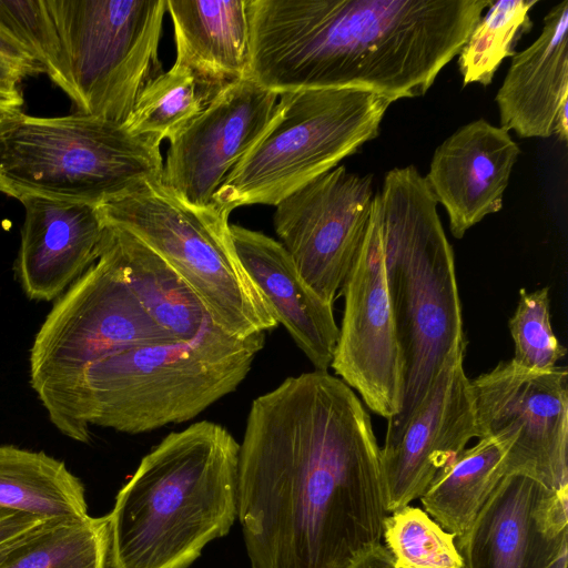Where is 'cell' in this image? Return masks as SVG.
I'll return each mask as SVG.
<instances>
[{
    "mask_svg": "<svg viewBox=\"0 0 568 568\" xmlns=\"http://www.w3.org/2000/svg\"><path fill=\"white\" fill-rule=\"evenodd\" d=\"M387 515L381 447L346 383L315 369L252 402L237 466L252 568H349Z\"/></svg>",
    "mask_w": 568,
    "mask_h": 568,
    "instance_id": "6da1fadb",
    "label": "cell"
},
{
    "mask_svg": "<svg viewBox=\"0 0 568 568\" xmlns=\"http://www.w3.org/2000/svg\"><path fill=\"white\" fill-rule=\"evenodd\" d=\"M493 0H247L248 77L277 94L427 93Z\"/></svg>",
    "mask_w": 568,
    "mask_h": 568,
    "instance_id": "7a4b0ae2",
    "label": "cell"
},
{
    "mask_svg": "<svg viewBox=\"0 0 568 568\" xmlns=\"http://www.w3.org/2000/svg\"><path fill=\"white\" fill-rule=\"evenodd\" d=\"M240 444L202 420L140 462L108 514L106 568H187L237 519Z\"/></svg>",
    "mask_w": 568,
    "mask_h": 568,
    "instance_id": "3957f363",
    "label": "cell"
},
{
    "mask_svg": "<svg viewBox=\"0 0 568 568\" xmlns=\"http://www.w3.org/2000/svg\"><path fill=\"white\" fill-rule=\"evenodd\" d=\"M437 204L414 165L387 172L373 201L404 369L400 409L383 447L398 439L449 358L466 352L454 252Z\"/></svg>",
    "mask_w": 568,
    "mask_h": 568,
    "instance_id": "277c9868",
    "label": "cell"
},
{
    "mask_svg": "<svg viewBox=\"0 0 568 568\" xmlns=\"http://www.w3.org/2000/svg\"><path fill=\"white\" fill-rule=\"evenodd\" d=\"M166 0H0V27L21 42L74 112L124 123L161 72Z\"/></svg>",
    "mask_w": 568,
    "mask_h": 568,
    "instance_id": "5b68a950",
    "label": "cell"
},
{
    "mask_svg": "<svg viewBox=\"0 0 568 568\" xmlns=\"http://www.w3.org/2000/svg\"><path fill=\"white\" fill-rule=\"evenodd\" d=\"M264 343V333L236 337L207 318L191 341L103 357L79 376L57 429L87 444L91 426L135 435L193 419L239 387Z\"/></svg>",
    "mask_w": 568,
    "mask_h": 568,
    "instance_id": "8992f818",
    "label": "cell"
},
{
    "mask_svg": "<svg viewBox=\"0 0 568 568\" xmlns=\"http://www.w3.org/2000/svg\"><path fill=\"white\" fill-rule=\"evenodd\" d=\"M160 144L90 114L22 112L0 125V193L100 206L161 180Z\"/></svg>",
    "mask_w": 568,
    "mask_h": 568,
    "instance_id": "52a82bcc",
    "label": "cell"
},
{
    "mask_svg": "<svg viewBox=\"0 0 568 568\" xmlns=\"http://www.w3.org/2000/svg\"><path fill=\"white\" fill-rule=\"evenodd\" d=\"M106 225L139 239L192 288L207 317L236 337L278 325L275 314L242 265L219 206L187 204L161 180L98 206Z\"/></svg>",
    "mask_w": 568,
    "mask_h": 568,
    "instance_id": "ba28073f",
    "label": "cell"
},
{
    "mask_svg": "<svg viewBox=\"0 0 568 568\" xmlns=\"http://www.w3.org/2000/svg\"><path fill=\"white\" fill-rule=\"evenodd\" d=\"M265 131L227 175L215 204L227 213L265 204L334 169L375 139L393 103L356 89H307L278 94Z\"/></svg>",
    "mask_w": 568,
    "mask_h": 568,
    "instance_id": "9c48e42d",
    "label": "cell"
},
{
    "mask_svg": "<svg viewBox=\"0 0 568 568\" xmlns=\"http://www.w3.org/2000/svg\"><path fill=\"white\" fill-rule=\"evenodd\" d=\"M146 313L106 225L98 260L58 297L30 348V384L58 428L83 369L114 353L175 343Z\"/></svg>",
    "mask_w": 568,
    "mask_h": 568,
    "instance_id": "30bf717a",
    "label": "cell"
},
{
    "mask_svg": "<svg viewBox=\"0 0 568 568\" xmlns=\"http://www.w3.org/2000/svg\"><path fill=\"white\" fill-rule=\"evenodd\" d=\"M479 438L508 445L507 475L568 489V371H532L511 359L470 379Z\"/></svg>",
    "mask_w": 568,
    "mask_h": 568,
    "instance_id": "8fae6325",
    "label": "cell"
},
{
    "mask_svg": "<svg viewBox=\"0 0 568 568\" xmlns=\"http://www.w3.org/2000/svg\"><path fill=\"white\" fill-rule=\"evenodd\" d=\"M374 178L338 165L275 205L274 230L305 283L334 304L368 230Z\"/></svg>",
    "mask_w": 568,
    "mask_h": 568,
    "instance_id": "7c38bea8",
    "label": "cell"
},
{
    "mask_svg": "<svg viewBox=\"0 0 568 568\" xmlns=\"http://www.w3.org/2000/svg\"><path fill=\"white\" fill-rule=\"evenodd\" d=\"M341 292L344 313L331 367L373 413L388 420L400 409L404 369L373 214Z\"/></svg>",
    "mask_w": 568,
    "mask_h": 568,
    "instance_id": "4fadbf2b",
    "label": "cell"
},
{
    "mask_svg": "<svg viewBox=\"0 0 568 568\" xmlns=\"http://www.w3.org/2000/svg\"><path fill=\"white\" fill-rule=\"evenodd\" d=\"M277 98L250 77L222 87L170 141L161 183L190 205L216 206L217 190L265 131Z\"/></svg>",
    "mask_w": 568,
    "mask_h": 568,
    "instance_id": "5bb4252c",
    "label": "cell"
},
{
    "mask_svg": "<svg viewBox=\"0 0 568 568\" xmlns=\"http://www.w3.org/2000/svg\"><path fill=\"white\" fill-rule=\"evenodd\" d=\"M456 545L465 568H548L568 548V489L507 475Z\"/></svg>",
    "mask_w": 568,
    "mask_h": 568,
    "instance_id": "9a60e30c",
    "label": "cell"
},
{
    "mask_svg": "<svg viewBox=\"0 0 568 568\" xmlns=\"http://www.w3.org/2000/svg\"><path fill=\"white\" fill-rule=\"evenodd\" d=\"M464 356L449 358L398 439L381 448L388 514L419 499L437 473L479 438Z\"/></svg>",
    "mask_w": 568,
    "mask_h": 568,
    "instance_id": "2e32d148",
    "label": "cell"
},
{
    "mask_svg": "<svg viewBox=\"0 0 568 568\" xmlns=\"http://www.w3.org/2000/svg\"><path fill=\"white\" fill-rule=\"evenodd\" d=\"M519 154L509 133L485 119L460 126L436 148L424 178L456 239L501 210Z\"/></svg>",
    "mask_w": 568,
    "mask_h": 568,
    "instance_id": "e0dca14e",
    "label": "cell"
},
{
    "mask_svg": "<svg viewBox=\"0 0 568 568\" xmlns=\"http://www.w3.org/2000/svg\"><path fill=\"white\" fill-rule=\"evenodd\" d=\"M14 261L19 283L30 300L60 297L98 260L105 232L98 206L27 197Z\"/></svg>",
    "mask_w": 568,
    "mask_h": 568,
    "instance_id": "ac0fdd59",
    "label": "cell"
},
{
    "mask_svg": "<svg viewBox=\"0 0 568 568\" xmlns=\"http://www.w3.org/2000/svg\"><path fill=\"white\" fill-rule=\"evenodd\" d=\"M237 256L298 348L316 371L331 367L338 338L333 305L302 278L281 242L241 225H230Z\"/></svg>",
    "mask_w": 568,
    "mask_h": 568,
    "instance_id": "d6986e66",
    "label": "cell"
},
{
    "mask_svg": "<svg viewBox=\"0 0 568 568\" xmlns=\"http://www.w3.org/2000/svg\"><path fill=\"white\" fill-rule=\"evenodd\" d=\"M568 101V0L544 18L539 37L515 52L496 94L500 128L519 138H549Z\"/></svg>",
    "mask_w": 568,
    "mask_h": 568,
    "instance_id": "ffe728a7",
    "label": "cell"
},
{
    "mask_svg": "<svg viewBox=\"0 0 568 568\" xmlns=\"http://www.w3.org/2000/svg\"><path fill=\"white\" fill-rule=\"evenodd\" d=\"M176 48L175 64L216 92L248 77L247 0H166Z\"/></svg>",
    "mask_w": 568,
    "mask_h": 568,
    "instance_id": "44dd1931",
    "label": "cell"
},
{
    "mask_svg": "<svg viewBox=\"0 0 568 568\" xmlns=\"http://www.w3.org/2000/svg\"><path fill=\"white\" fill-rule=\"evenodd\" d=\"M0 508L44 521L89 516L84 487L43 452L0 445Z\"/></svg>",
    "mask_w": 568,
    "mask_h": 568,
    "instance_id": "7402d4cb",
    "label": "cell"
},
{
    "mask_svg": "<svg viewBox=\"0 0 568 568\" xmlns=\"http://www.w3.org/2000/svg\"><path fill=\"white\" fill-rule=\"evenodd\" d=\"M108 226L129 282L150 317L175 341L193 339L209 318L196 294L139 239L119 227Z\"/></svg>",
    "mask_w": 568,
    "mask_h": 568,
    "instance_id": "603a6c76",
    "label": "cell"
},
{
    "mask_svg": "<svg viewBox=\"0 0 568 568\" xmlns=\"http://www.w3.org/2000/svg\"><path fill=\"white\" fill-rule=\"evenodd\" d=\"M443 468L419 497L423 509L446 531L460 538L505 477L508 445L483 437Z\"/></svg>",
    "mask_w": 568,
    "mask_h": 568,
    "instance_id": "cb8c5ba5",
    "label": "cell"
},
{
    "mask_svg": "<svg viewBox=\"0 0 568 568\" xmlns=\"http://www.w3.org/2000/svg\"><path fill=\"white\" fill-rule=\"evenodd\" d=\"M108 516L44 521L0 546V568H106Z\"/></svg>",
    "mask_w": 568,
    "mask_h": 568,
    "instance_id": "d4e9b609",
    "label": "cell"
},
{
    "mask_svg": "<svg viewBox=\"0 0 568 568\" xmlns=\"http://www.w3.org/2000/svg\"><path fill=\"white\" fill-rule=\"evenodd\" d=\"M178 64L152 79L140 92L124 125L134 134L172 141L215 94Z\"/></svg>",
    "mask_w": 568,
    "mask_h": 568,
    "instance_id": "484cf974",
    "label": "cell"
},
{
    "mask_svg": "<svg viewBox=\"0 0 568 568\" xmlns=\"http://www.w3.org/2000/svg\"><path fill=\"white\" fill-rule=\"evenodd\" d=\"M538 0L493 1L480 17L458 53L463 87L471 83L489 85L503 61L515 54L521 36L532 26L529 11Z\"/></svg>",
    "mask_w": 568,
    "mask_h": 568,
    "instance_id": "4316f807",
    "label": "cell"
},
{
    "mask_svg": "<svg viewBox=\"0 0 568 568\" xmlns=\"http://www.w3.org/2000/svg\"><path fill=\"white\" fill-rule=\"evenodd\" d=\"M383 540L399 568H465L455 536L423 508L407 505L389 513Z\"/></svg>",
    "mask_w": 568,
    "mask_h": 568,
    "instance_id": "83f0119b",
    "label": "cell"
},
{
    "mask_svg": "<svg viewBox=\"0 0 568 568\" xmlns=\"http://www.w3.org/2000/svg\"><path fill=\"white\" fill-rule=\"evenodd\" d=\"M514 342V358L518 366L548 371L566 355L551 325L549 288L532 292L521 288L514 315L508 321Z\"/></svg>",
    "mask_w": 568,
    "mask_h": 568,
    "instance_id": "f1b7e54d",
    "label": "cell"
},
{
    "mask_svg": "<svg viewBox=\"0 0 568 568\" xmlns=\"http://www.w3.org/2000/svg\"><path fill=\"white\" fill-rule=\"evenodd\" d=\"M43 72L29 50L0 27V81L20 84Z\"/></svg>",
    "mask_w": 568,
    "mask_h": 568,
    "instance_id": "f546056e",
    "label": "cell"
},
{
    "mask_svg": "<svg viewBox=\"0 0 568 568\" xmlns=\"http://www.w3.org/2000/svg\"><path fill=\"white\" fill-rule=\"evenodd\" d=\"M44 523V520L0 508V546Z\"/></svg>",
    "mask_w": 568,
    "mask_h": 568,
    "instance_id": "4dcf8cb0",
    "label": "cell"
},
{
    "mask_svg": "<svg viewBox=\"0 0 568 568\" xmlns=\"http://www.w3.org/2000/svg\"><path fill=\"white\" fill-rule=\"evenodd\" d=\"M23 103L19 84L0 81V125L22 113Z\"/></svg>",
    "mask_w": 568,
    "mask_h": 568,
    "instance_id": "1f68e13d",
    "label": "cell"
},
{
    "mask_svg": "<svg viewBox=\"0 0 568 568\" xmlns=\"http://www.w3.org/2000/svg\"><path fill=\"white\" fill-rule=\"evenodd\" d=\"M349 568H399L388 549L381 544L358 557Z\"/></svg>",
    "mask_w": 568,
    "mask_h": 568,
    "instance_id": "d6a6232c",
    "label": "cell"
},
{
    "mask_svg": "<svg viewBox=\"0 0 568 568\" xmlns=\"http://www.w3.org/2000/svg\"><path fill=\"white\" fill-rule=\"evenodd\" d=\"M554 133L560 142H567L568 139V101L560 106L554 123Z\"/></svg>",
    "mask_w": 568,
    "mask_h": 568,
    "instance_id": "836d02e7",
    "label": "cell"
},
{
    "mask_svg": "<svg viewBox=\"0 0 568 568\" xmlns=\"http://www.w3.org/2000/svg\"><path fill=\"white\" fill-rule=\"evenodd\" d=\"M568 561V548L562 550L554 561L548 566V568H567Z\"/></svg>",
    "mask_w": 568,
    "mask_h": 568,
    "instance_id": "e575fe53",
    "label": "cell"
}]
</instances>
